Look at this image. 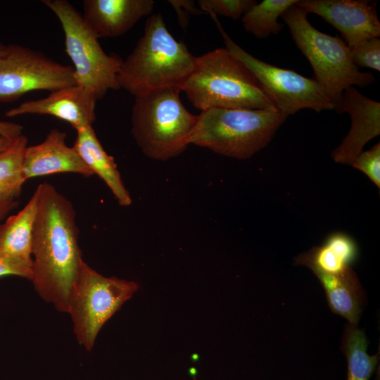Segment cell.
Listing matches in <instances>:
<instances>
[{
  "label": "cell",
  "mask_w": 380,
  "mask_h": 380,
  "mask_svg": "<svg viewBox=\"0 0 380 380\" xmlns=\"http://www.w3.org/2000/svg\"><path fill=\"white\" fill-rule=\"evenodd\" d=\"M34 224L31 281L37 294L62 312H68L70 291L83 259L78 243L76 213L70 200L44 182L34 191Z\"/></svg>",
  "instance_id": "6da1fadb"
},
{
  "label": "cell",
  "mask_w": 380,
  "mask_h": 380,
  "mask_svg": "<svg viewBox=\"0 0 380 380\" xmlns=\"http://www.w3.org/2000/svg\"><path fill=\"white\" fill-rule=\"evenodd\" d=\"M195 59L186 45L170 34L162 15L151 14L144 34L122 61L118 82L134 97L166 87L181 89Z\"/></svg>",
  "instance_id": "7a4b0ae2"
},
{
  "label": "cell",
  "mask_w": 380,
  "mask_h": 380,
  "mask_svg": "<svg viewBox=\"0 0 380 380\" xmlns=\"http://www.w3.org/2000/svg\"><path fill=\"white\" fill-rule=\"evenodd\" d=\"M181 91L201 111L274 107L250 70L226 48L196 57L194 70Z\"/></svg>",
  "instance_id": "3957f363"
},
{
  "label": "cell",
  "mask_w": 380,
  "mask_h": 380,
  "mask_svg": "<svg viewBox=\"0 0 380 380\" xmlns=\"http://www.w3.org/2000/svg\"><path fill=\"white\" fill-rule=\"evenodd\" d=\"M287 116L274 107L201 110L189 144L245 160L265 148Z\"/></svg>",
  "instance_id": "277c9868"
},
{
  "label": "cell",
  "mask_w": 380,
  "mask_h": 380,
  "mask_svg": "<svg viewBox=\"0 0 380 380\" xmlns=\"http://www.w3.org/2000/svg\"><path fill=\"white\" fill-rule=\"evenodd\" d=\"M179 87H166L135 96L131 132L143 153L165 161L184 152L197 121L183 105Z\"/></svg>",
  "instance_id": "5b68a950"
},
{
  "label": "cell",
  "mask_w": 380,
  "mask_h": 380,
  "mask_svg": "<svg viewBox=\"0 0 380 380\" xmlns=\"http://www.w3.org/2000/svg\"><path fill=\"white\" fill-rule=\"evenodd\" d=\"M307 15L295 4L281 17L297 47L310 63L315 80L335 107L346 88L367 87L374 81V77L369 72L359 70L352 61L350 48L342 39L317 30L308 21Z\"/></svg>",
  "instance_id": "8992f818"
},
{
  "label": "cell",
  "mask_w": 380,
  "mask_h": 380,
  "mask_svg": "<svg viewBox=\"0 0 380 380\" xmlns=\"http://www.w3.org/2000/svg\"><path fill=\"white\" fill-rule=\"evenodd\" d=\"M42 3L61 25L76 84L90 91L96 100L109 90L120 89L118 74L122 60L103 51L99 37L77 10L66 0H44Z\"/></svg>",
  "instance_id": "52a82bcc"
},
{
  "label": "cell",
  "mask_w": 380,
  "mask_h": 380,
  "mask_svg": "<svg viewBox=\"0 0 380 380\" xmlns=\"http://www.w3.org/2000/svg\"><path fill=\"white\" fill-rule=\"evenodd\" d=\"M139 289L136 281L105 277L83 260L70 293L67 312L78 343L90 351L103 325Z\"/></svg>",
  "instance_id": "ba28073f"
},
{
  "label": "cell",
  "mask_w": 380,
  "mask_h": 380,
  "mask_svg": "<svg viewBox=\"0 0 380 380\" xmlns=\"http://www.w3.org/2000/svg\"><path fill=\"white\" fill-rule=\"evenodd\" d=\"M210 15L222 36L225 48L250 70L276 109L287 117L305 108L317 112L334 110V103L315 80L254 57L227 34L217 16Z\"/></svg>",
  "instance_id": "9c48e42d"
},
{
  "label": "cell",
  "mask_w": 380,
  "mask_h": 380,
  "mask_svg": "<svg viewBox=\"0 0 380 380\" xmlns=\"http://www.w3.org/2000/svg\"><path fill=\"white\" fill-rule=\"evenodd\" d=\"M76 84L73 68L18 44L0 56V101L15 100L34 90L53 91Z\"/></svg>",
  "instance_id": "30bf717a"
},
{
  "label": "cell",
  "mask_w": 380,
  "mask_h": 380,
  "mask_svg": "<svg viewBox=\"0 0 380 380\" xmlns=\"http://www.w3.org/2000/svg\"><path fill=\"white\" fill-rule=\"evenodd\" d=\"M376 4L366 0H298L296 3L307 14H316L337 29L349 48L379 37Z\"/></svg>",
  "instance_id": "8fae6325"
},
{
  "label": "cell",
  "mask_w": 380,
  "mask_h": 380,
  "mask_svg": "<svg viewBox=\"0 0 380 380\" xmlns=\"http://www.w3.org/2000/svg\"><path fill=\"white\" fill-rule=\"evenodd\" d=\"M334 110L350 115L351 127L332 151L331 157L337 163L351 165L364 146L380 134V103L365 96L354 87H349L343 91Z\"/></svg>",
  "instance_id": "7c38bea8"
},
{
  "label": "cell",
  "mask_w": 380,
  "mask_h": 380,
  "mask_svg": "<svg viewBox=\"0 0 380 380\" xmlns=\"http://www.w3.org/2000/svg\"><path fill=\"white\" fill-rule=\"evenodd\" d=\"M96 101L90 91L74 84L51 91L44 98L25 101L5 115L8 118L27 114L51 115L69 123L77 131L92 126Z\"/></svg>",
  "instance_id": "4fadbf2b"
},
{
  "label": "cell",
  "mask_w": 380,
  "mask_h": 380,
  "mask_svg": "<svg viewBox=\"0 0 380 380\" xmlns=\"http://www.w3.org/2000/svg\"><path fill=\"white\" fill-rule=\"evenodd\" d=\"M66 133L51 129L45 139L27 147L23 160L25 179L57 174L75 173L85 177L94 174L72 147L66 144Z\"/></svg>",
  "instance_id": "5bb4252c"
},
{
  "label": "cell",
  "mask_w": 380,
  "mask_h": 380,
  "mask_svg": "<svg viewBox=\"0 0 380 380\" xmlns=\"http://www.w3.org/2000/svg\"><path fill=\"white\" fill-rule=\"evenodd\" d=\"M84 19L99 37H115L151 15L153 0H84Z\"/></svg>",
  "instance_id": "9a60e30c"
},
{
  "label": "cell",
  "mask_w": 380,
  "mask_h": 380,
  "mask_svg": "<svg viewBox=\"0 0 380 380\" xmlns=\"http://www.w3.org/2000/svg\"><path fill=\"white\" fill-rule=\"evenodd\" d=\"M76 132L73 149L93 174L105 182L119 205L129 206L132 199L122 182L117 164L103 148L93 127H86Z\"/></svg>",
  "instance_id": "2e32d148"
},
{
  "label": "cell",
  "mask_w": 380,
  "mask_h": 380,
  "mask_svg": "<svg viewBox=\"0 0 380 380\" xmlns=\"http://www.w3.org/2000/svg\"><path fill=\"white\" fill-rule=\"evenodd\" d=\"M327 296L328 305L336 314L357 324L365 301V293L354 271L350 268L339 274L315 273Z\"/></svg>",
  "instance_id": "e0dca14e"
},
{
  "label": "cell",
  "mask_w": 380,
  "mask_h": 380,
  "mask_svg": "<svg viewBox=\"0 0 380 380\" xmlns=\"http://www.w3.org/2000/svg\"><path fill=\"white\" fill-rule=\"evenodd\" d=\"M37 213L34 191L27 204L16 214L0 223V254L32 262V247Z\"/></svg>",
  "instance_id": "ac0fdd59"
},
{
  "label": "cell",
  "mask_w": 380,
  "mask_h": 380,
  "mask_svg": "<svg viewBox=\"0 0 380 380\" xmlns=\"http://www.w3.org/2000/svg\"><path fill=\"white\" fill-rule=\"evenodd\" d=\"M27 138L21 134L0 152V203L15 201L26 181L23 160Z\"/></svg>",
  "instance_id": "d6986e66"
},
{
  "label": "cell",
  "mask_w": 380,
  "mask_h": 380,
  "mask_svg": "<svg viewBox=\"0 0 380 380\" xmlns=\"http://www.w3.org/2000/svg\"><path fill=\"white\" fill-rule=\"evenodd\" d=\"M342 348L348 362V380H369L379 362V354L367 353L365 332L357 324L345 327Z\"/></svg>",
  "instance_id": "ffe728a7"
},
{
  "label": "cell",
  "mask_w": 380,
  "mask_h": 380,
  "mask_svg": "<svg viewBox=\"0 0 380 380\" xmlns=\"http://www.w3.org/2000/svg\"><path fill=\"white\" fill-rule=\"evenodd\" d=\"M298 0H263L255 3L241 17L247 32L258 39L279 33L283 27L278 18Z\"/></svg>",
  "instance_id": "44dd1931"
},
{
  "label": "cell",
  "mask_w": 380,
  "mask_h": 380,
  "mask_svg": "<svg viewBox=\"0 0 380 380\" xmlns=\"http://www.w3.org/2000/svg\"><path fill=\"white\" fill-rule=\"evenodd\" d=\"M295 264L310 269L314 274H339L350 268V265L341 248L330 239L300 254Z\"/></svg>",
  "instance_id": "7402d4cb"
},
{
  "label": "cell",
  "mask_w": 380,
  "mask_h": 380,
  "mask_svg": "<svg viewBox=\"0 0 380 380\" xmlns=\"http://www.w3.org/2000/svg\"><path fill=\"white\" fill-rule=\"evenodd\" d=\"M256 2L254 0H200L198 5L203 12L237 20Z\"/></svg>",
  "instance_id": "603a6c76"
},
{
  "label": "cell",
  "mask_w": 380,
  "mask_h": 380,
  "mask_svg": "<svg viewBox=\"0 0 380 380\" xmlns=\"http://www.w3.org/2000/svg\"><path fill=\"white\" fill-rule=\"evenodd\" d=\"M351 58L355 66L380 70V39H367L350 48Z\"/></svg>",
  "instance_id": "cb8c5ba5"
},
{
  "label": "cell",
  "mask_w": 380,
  "mask_h": 380,
  "mask_svg": "<svg viewBox=\"0 0 380 380\" xmlns=\"http://www.w3.org/2000/svg\"><path fill=\"white\" fill-rule=\"evenodd\" d=\"M350 165L365 174L378 189H380L379 142L370 149L360 152Z\"/></svg>",
  "instance_id": "d4e9b609"
},
{
  "label": "cell",
  "mask_w": 380,
  "mask_h": 380,
  "mask_svg": "<svg viewBox=\"0 0 380 380\" xmlns=\"http://www.w3.org/2000/svg\"><path fill=\"white\" fill-rule=\"evenodd\" d=\"M5 276H17L31 281L32 262L0 254V277Z\"/></svg>",
  "instance_id": "484cf974"
},
{
  "label": "cell",
  "mask_w": 380,
  "mask_h": 380,
  "mask_svg": "<svg viewBox=\"0 0 380 380\" xmlns=\"http://www.w3.org/2000/svg\"><path fill=\"white\" fill-rule=\"evenodd\" d=\"M168 3L175 10L180 25L184 29L188 24L191 14L201 15L203 12L196 6V3L191 0H170Z\"/></svg>",
  "instance_id": "4316f807"
},
{
  "label": "cell",
  "mask_w": 380,
  "mask_h": 380,
  "mask_svg": "<svg viewBox=\"0 0 380 380\" xmlns=\"http://www.w3.org/2000/svg\"><path fill=\"white\" fill-rule=\"evenodd\" d=\"M23 127L17 123L0 121V137L14 139L20 136Z\"/></svg>",
  "instance_id": "83f0119b"
},
{
  "label": "cell",
  "mask_w": 380,
  "mask_h": 380,
  "mask_svg": "<svg viewBox=\"0 0 380 380\" xmlns=\"http://www.w3.org/2000/svg\"><path fill=\"white\" fill-rule=\"evenodd\" d=\"M17 205L18 202L15 200L0 203V223Z\"/></svg>",
  "instance_id": "f1b7e54d"
},
{
  "label": "cell",
  "mask_w": 380,
  "mask_h": 380,
  "mask_svg": "<svg viewBox=\"0 0 380 380\" xmlns=\"http://www.w3.org/2000/svg\"><path fill=\"white\" fill-rule=\"evenodd\" d=\"M13 140V139H9L5 137H0V152L4 151L6 147H8Z\"/></svg>",
  "instance_id": "f546056e"
},
{
  "label": "cell",
  "mask_w": 380,
  "mask_h": 380,
  "mask_svg": "<svg viewBox=\"0 0 380 380\" xmlns=\"http://www.w3.org/2000/svg\"><path fill=\"white\" fill-rule=\"evenodd\" d=\"M6 46L3 44L2 43H0V56L3 54L6 49Z\"/></svg>",
  "instance_id": "4dcf8cb0"
}]
</instances>
